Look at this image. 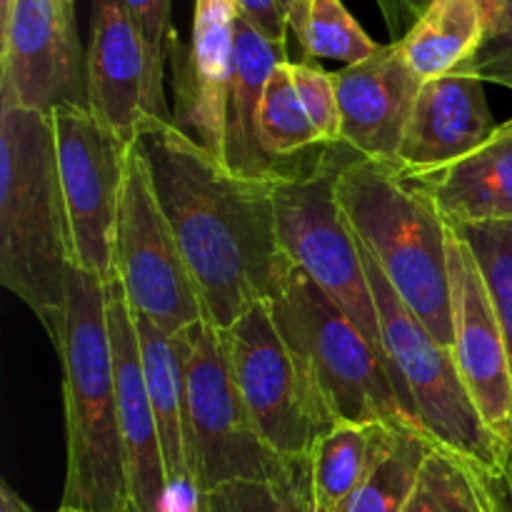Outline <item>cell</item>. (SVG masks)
Here are the masks:
<instances>
[{
    "instance_id": "836d02e7",
    "label": "cell",
    "mask_w": 512,
    "mask_h": 512,
    "mask_svg": "<svg viewBox=\"0 0 512 512\" xmlns=\"http://www.w3.org/2000/svg\"><path fill=\"white\" fill-rule=\"evenodd\" d=\"M233 5L238 18H243L250 28L258 30L270 43L285 45L290 25L283 0H233Z\"/></svg>"
},
{
    "instance_id": "2e32d148",
    "label": "cell",
    "mask_w": 512,
    "mask_h": 512,
    "mask_svg": "<svg viewBox=\"0 0 512 512\" xmlns=\"http://www.w3.org/2000/svg\"><path fill=\"white\" fill-rule=\"evenodd\" d=\"M105 298H108L120 433H123L125 463H128L130 508L133 512H163L165 493H168V468H165L158 420H155L148 385H145L143 363H140L133 310L118 280L105 285Z\"/></svg>"
},
{
    "instance_id": "ac0fdd59",
    "label": "cell",
    "mask_w": 512,
    "mask_h": 512,
    "mask_svg": "<svg viewBox=\"0 0 512 512\" xmlns=\"http://www.w3.org/2000/svg\"><path fill=\"white\" fill-rule=\"evenodd\" d=\"M235 18L233 0H195L188 58L175 83L178 108L173 123L220 160L225 155V118L233 83Z\"/></svg>"
},
{
    "instance_id": "603a6c76",
    "label": "cell",
    "mask_w": 512,
    "mask_h": 512,
    "mask_svg": "<svg viewBox=\"0 0 512 512\" xmlns=\"http://www.w3.org/2000/svg\"><path fill=\"white\" fill-rule=\"evenodd\" d=\"M398 43L420 80L455 73L473 60L483 43L480 0H430Z\"/></svg>"
},
{
    "instance_id": "8992f818",
    "label": "cell",
    "mask_w": 512,
    "mask_h": 512,
    "mask_svg": "<svg viewBox=\"0 0 512 512\" xmlns=\"http://www.w3.org/2000/svg\"><path fill=\"white\" fill-rule=\"evenodd\" d=\"M355 155L345 143L325 145L308 165L278 180L275 223L280 248L290 263L345 310L365 338L385 355L360 243L338 200V175Z\"/></svg>"
},
{
    "instance_id": "cb8c5ba5",
    "label": "cell",
    "mask_w": 512,
    "mask_h": 512,
    "mask_svg": "<svg viewBox=\"0 0 512 512\" xmlns=\"http://www.w3.org/2000/svg\"><path fill=\"white\" fill-rule=\"evenodd\" d=\"M258 135L263 153L283 173V178L308 165L325 148L293 83L290 60H283L265 85Z\"/></svg>"
},
{
    "instance_id": "44dd1931",
    "label": "cell",
    "mask_w": 512,
    "mask_h": 512,
    "mask_svg": "<svg viewBox=\"0 0 512 512\" xmlns=\"http://www.w3.org/2000/svg\"><path fill=\"white\" fill-rule=\"evenodd\" d=\"M398 430L380 423H335L310 453L315 512H348Z\"/></svg>"
},
{
    "instance_id": "1f68e13d",
    "label": "cell",
    "mask_w": 512,
    "mask_h": 512,
    "mask_svg": "<svg viewBox=\"0 0 512 512\" xmlns=\"http://www.w3.org/2000/svg\"><path fill=\"white\" fill-rule=\"evenodd\" d=\"M170 3L173 0H123L125 10L133 18L135 28L143 35L148 45L150 63H153V75L158 88L163 90L165 83V60H168L170 48H173V28H170Z\"/></svg>"
},
{
    "instance_id": "4316f807",
    "label": "cell",
    "mask_w": 512,
    "mask_h": 512,
    "mask_svg": "<svg viewBox=\"0 0 512 512\" xmlns=\"http://www.w3.org/2000/svg\"><path fill=\"white\" fill-rule=\"evenodd\" d=\"M430 445L433 440L418 430H398L385 458L355 493L348 512H405Z\"/></svg>"
},
{
    "instance_id": "3957f363",
    "label": "cell",
    "mask_w": 512,
    "mask_h": 512,
    "mask_svg": "<svg viewBox=\"0 0 512 512\" xmlns=\"http://www.w3.org/2000/svg\"><path fill=\"white\" fill-rule=\"evenodd\" d=\"M55 353L63 365L68 435V468L60 508L133 512L105 285L75 265L68 275V305Z\"/></svg>"
},
{
    "instance_id": "4dcf8cb0",
    "label": "cell",
    "mask_w": 512,
    "mask_h": 512,
    "mask_svg": "<svg viewBox=\"0 0 512 512\" xmlns=\"http://www.w3.org/2000/svg\"><path fill=\"white\" fill-rule=\"evenodd\" d=\"M293 83L298 88L300 100L313 120L325 145L343 143V118H340L338 90H335L333 73L315 63H290Z\"/></svg>"
},
{
    "instance_id": "e575fe53",
    "label": "cell",
    "mask_w": 512,
    "mask_h": 512,
    "mask_svg": "<svg viewBox=\"0 0 512 512\" xmlns=\"http://www.w3.org/2000/svg\"><path fill=\"white\" fill-rule=\"evenodd\" d=\"M288 3V0H283ZM383 13L385 23H388L390 33L398 35V40L408 33L415 25V20L425 13V8L430 5V0H375Z\"/></svg>"
},
{
    "instance_id": "5bb4252c",
    "label": "cell",
    "mask_w": 512,
    "mask_h": 512,
    "mask_svg": "<svg viewBox=\"0 0 512 512\" xmlns=\"http://www.w3.org/2000/svg\"><path fill=\"white\" fill-rule=\"evenodd\" d=\"M448 268L455 365L485 423L508 443L512 435L510 350L483 273L453 228L448 235Z\"/></svg>"
},
{
    "instance_id": "30bf717a",
    "label": "cell",
    "mask_w": 512,
    "mask_h": 512,
    "mask_svg": "<svg viewBox=\"0 0 512 512\" xmlns=\"http://www.w3.org/2000/svg\"><path fill=\"white\" fill-rule=\"evenodd\" d=\"M60 188L68 210L73 265L103 285L115 283V235L128 175L130 145L105 128L90 108L65 105L50 113Z\"/></svg>"
},
{
    "instance_id": "83f0119b",
    "label": "cell",
    "mask_w": 512,
    "mask_h": 512,
    "mask_svg": "<svg viewBox=\"0 0 512 512\" xmlns=\"http://www.w3.org/2000/svg\"><path fill=\"white\" fill-rule=\"evenodd\" d=\"M200 512H315L310 460L275 480H230L200 495Z\"/></svg>"
},
{
    "instance_id": "8d00e7d4",
    "label": "cell",
    "mask_w": 512,
    "mask_h": 512,
    "mask_svg": "<svg viewBox=\"0 0 512 512\" xmlns=\"http://www.w3.org/2000/svg\"><path fill=\"white\" fill-rule=\"evenodd\" d=\"M10 3H13V0H0V15L10 8Z\"/></svg>"
},
{
    "instance_id": "ffe728a7",
    "label": "cell",
    "mask_w": 512,
    "mask_h": 512,
    "mask_svg": "<svg viewBox=\"0 0 512 512\" xmlns=\"http://www.w3.org/2000/svg\"><path fill=\"white\" fill-rule=\"evenodd\" d=\"M285 60V45L270 43L250 28L243 18H235V63L225 118V165L233 173L248 178L283 180V173L263 153L258 135V115L265 85L273 70Z\"/></svg>"
},
{
    "instance_id": "d6a6232c",
    "label": "cell",
    "mask_w": 512,
    "mask_h": 512,
    "mask_svg": "<svg viewBox=\"0 0 512 512\" xmlns=\"http://www.w3.org/2000/svg\"><path fill=\"white\" fill-rule=\"evenodd\" d=\"M473 470L475 478H478L485 512H512V435L503 458L493 468L473 463Z\"/></svg>"
},
{
    "instance_id": "9a60e30c",
    "label": "cell",
    "mask_w": 512,
    "mask_h": 512,
    "mask_svg": "<svg viewBox=\"0 0 512 512\" xmlns=\"http://www.w3.org/2000/svg\"><path fill=\"white\" fill-rule=\"evenodd\" d=\"M333 78L343 118V143L360 158L395 165L423 85L398 40L380 45L378 53L360 63L345 65Z\"/></svg>"
},
{
    "instance_id": "d4e9b609",
    "label": "cell",
    "mask_w": 512,
    "mask_h": 512,
    "mask_svg": "<svg viewBox=\"0 0 512 512\" xmlns=\"http://www.w3.org/2000/svg\"><path fill=\"white\" fill-rule=\"evenodd\" d=\"M290 30L308 58L355 65L378 53L380 45L360 28L343 0H288Z\"/></svg>"
},
{
    "instance_id": "d590c367",
    "label": "cell",
    "mask_w": 512,
    "mask_h": 512,
    "mask_svg": "<svg viewBox=\"0 0 512 512\" xmlns=\"http://www.w3.org/2000/svg\"><path fill=\"white\" fill-rule=\"evenodd\" d=\"M0 512H35V510L30 508V505L25 503V500L20 498V495L3 480V483H0Z\"/></svg>"
},
{
    "instance_id": "6da1fadb",
    "label": "cell",
    "mask_w": 512,
    "mask_h": 512,
    "mask_svg": "<svg viewBox=\"0 0 512 512\" xmlns=\"http://www.w3.org/2000/svg\"><path fill=\"white\" fill-rule=\"evenodd\" d=\"M205 320L230 328L270 303L290 270L275 223L278 180L238 175L173 120H145L135 135Z\"/></svg>"
},
{
    "instance_id": "9c48e42d",
    "label": "cell",
    "mask_w": 512,
    "mask_h": 512,
    "mask_svg": "<svg viewBox=\"0 0 512 512\" xmlns=\"http://www.w3.org/2000/svg\"><path fill=\"white\" fill-rule=\"evenodd\" d=\"M218 333L240 398L265 445L288 460H310L315 443L335 420L280 335L270 303L253 305Z\"/></svg>"
},
{
    "instance_id": "ba28073f",
    "label": "cell",
    "mask_w": 512,
    "mask_h": 512,
    "mask_svg": "<svg viewBox=\"0 0 512 512\" xmlns=\"http://www.w3.org/2000/svg\"><path fill=\"white\" fill-rule=\"evenodd\" d=\"M185 340V468L200 493L230 480H275L308 460H288L260 438L215 325L200 320Z\"/></svg>"
},
{
    "instance_id": "484cf974",
    "label": "cell",
    "mask_w": 512,
    "mask_h": 512,
    "mask_svg": "<svg viewBox=\"0 0 512 512\" xmlns=\"http://www.w3.org/2000/svg\"><path fill=\"white\" fill-rule=\"evenodd\" d=\"M405 512H485L473 463L443 445H430Z\"/></svg>"
},
{
    "instance_id": "52a82bcc",
    "label": "cell",
    "mask_w": 512,
    "mask_h": 512,
    "mask_svg": "<svg viewBox=\"0 0 512 512\" xmlns=\"http://www.w3.org/2000/svg\"><path fill=\"white\" fill-rule=\"evenodd\" d=\"M360 255L378 308L385 358L408 413L433 443L463 455L470 463L493 468L503 458L508 443L490 430L475 408L455 365L453 350L440 345L405 308L363 243Z\"/></svg>"
},
{
    "instance_id": "d6986e66",
    "label": "cell",
    "mask_w": 512,
    "mask_h": 512,
    "mask_svg": "<svg viewBox=\"0 0 512 512\" xmlns=\"http://www.w3.org/2000/svg\"><path fill=\"white\" fill-rule=\"evenodd\" d=\"M405 178L428 195L450 228L512 220V118L465 158Z\"/></svg>"
},
{
    "instance_id": "7402d4cb",
    "label": "cell",
    "mask_w": 512,
    "mask_h": 512,
    "mask_svg": "<svg viewBox=\"0 0 512 512\" xmlns=\"http://www.w3.org/2000/svg\"><path fill=\"white\" fill-rule=\"evenodd\" d=\"M133 320L170 483L190 475L185 468V340L168 335L143 315L133 313Z\"/></svg>"
},
{
    "instance_id": "e0dca14e",
    "label": "cell",
    "mask_w": 512,
    "mask_h": 512,
    "mask_svg": "<svg viewBox=\"0 0 512 512\" xmlns=\"http://www.w3.org/2000/svg\"><path fill=\"white\" fill-rule=\"evenodd\" d=\"M495 130L478 75L458 68L443 78L423 80L395 168L405 175L433 173L478 150Z\"/></svg>"
},
{
    "instance_id": "8fae6325",
    "label": "cell",
    "mask_w": 512,
    "mask_h": 512,
    "mask_svg": "<svg viewBox=\"0 0 512 512\" xmlns=\"http://www.w3.org/2000/svg\"><path fill=\"white\" fill-rule=\"evenodd\" d=\"M115 278L130 310L168 335H183L205 320L200 295L135 143L130 145L128 175L120 200Z\"/></svg>"
},
{
    "instance_id": "5b68a950",
    "label": "cell",
    "mask_w": 512,
    "mask_h": 512,
    "mask_svg": "<svg viewBox=\"0 0 512 512\" xmlns=\"http://www.w3.org/2000/svg\"><path fill=\"white\" fill-rule=\"evenodd\" d=\"M270 313L335 423L423 433L400 398L385 355L303 270H290L270 300Z\"/></svg>"
},
{
    "instance_id": "74e56055",
    "label": "cell",
    "mask_w": 512,
    "mask_h": 512,
    "mask_svg": "<svg viewBox=\"0 0 512 512\" xmlns=\"http://www.w3.org/2000/svg\"><path fill=\"white\" fill-rule=\"evenodd\" d=\"M58 512H85V510H68V508H58Z\"/></svg>"
},
{
    "instance_id": "7c38bea8",
    "label": "cell",
    "mask_w": 512,
    "mask_h": 512,
    "mask_svg": "<svg viewBox=\"0 0 512 512\" xmlns=\"http://www.w3.org/2000/svg\"><path fill=\"white\" fill-rule=\"evenodd\" d=\"M88 108L75 0H13L0 15V108Z\"/></svg>"
},
{
    "instance_id": "f546056e",
    "label": "cell",
    "mask_w": 512,
    "mask_h": 512,
    "mask_svg": "<svg viewBox=\"0 0 512 512\" xmlns=\"http://www.w3.org/2000/svg\"><path fill=\"white\" fill-rule=\"evenodd\" d=\"M483 43L463 68L483 83L512 88V0H480Z\"/></svg>"
},
{
    "instance_id": "277c9868",
    "label": "cell",
    "mask_w": 512,
    "mask_h": 512,
    "mask_svg": "<svg viewBox=\"0 0 512 512\" xmlns=\"http://www.w3.org/2000/svg\"><path fill=\"white\" fill-rule=\"evenodd\" d=\"M338 200L355 238L428 333L453 350L448 235L428 195L393 163L355 155L338 175Z\"/></svg>"
},
{
    "instance_id": "f1b7e54d",
    "label": "cell",
    "mask_w": 512,
    "mask_h": 512,
    "mask_svg": "<svg viewBox=\"0 0 512 512\" xmlns=\"http://www.w3.org/2000/svg\"><path fill=\"white\" fill-rule=\"evenodd\" d=\"M453 233L465 240L483 273L485 288L503 325L512 363V220L455 225Z\"/></svg>"
},
{
    "instance_id": "7a4b0ae2",
    "label": "cell",
    "mask_w": 512,
    "mask_h": 512,
    "mask_svg": "<svg viewBox=\"0 0 512 512\" xmlns=\"http://www.w3.org/2000/svg\"><path fill=\"white\" fill-rule=\"evenodd\" d=\"M73 238L55 158L53 118L0 108V283L58 343Z\"/></svg>"
},
{
    "instance_id": "4fadbf2b",
    "label": "cell",
    "mask_w": 512,
    "mask_h": 512,
    "mask_svg": "<svg viewBox=\"0 0 512 512\" xmlns=\"http://www.w3.org/2000/svg\"><path fill=\"white\" fill-rule=\"evenodd\" d=\"M85 88L90 113L128 145L145 120H175L155 83L148 45L123 0H93Z\"/></svg>"
}]
</instances>
